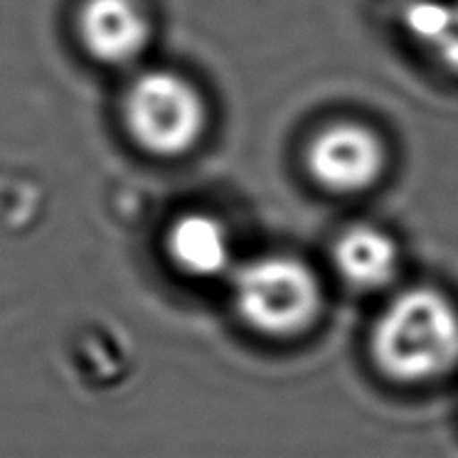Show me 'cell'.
<instances>
[{"label": "cell", "instance_id": "1", "mask_svg": "<svg viewBox=\"0 0 458 458\" xmlns=\"http://www.w3.org/2000/svg\"><path fill=\"white\" fill-rule=\"evenodd\" d=\"M369 358L397 385H428L458 368V306L434 286H411L385 303L369 333Z\"/></svg>", "mask_w": 458, "mask_h": 458}, {"label": "cell", "instance_id": "2", "mask_svg": "<svg viewBox=\"0 0 458 458\" xmlns=\"http://www.w3.org/2000/svg\"><path fill=\"white\" fill-rule=\"evenodd\" d=\"M227 284L237 318L261 338H299L323 313L320 279L306 261L291 254H264L242 261Z\"/></svg>", "mask_w": 458, "mask_h": 458}, {"label": "cell", "instance_id": "3", "mask_svg": "<svg viewBox=\"0 0 458 458\" xmlns=\"http://www.w3.org/2000/svg\"><path fill=\"white\" fill-rule=\"evenodd\" d=\"M121 119L140 150L156 158H182L208 131V101L185 74L146 70L123 91Z\"/></svg>", "mask_w": 458, "mask_h": 458}, {"label": "cell", "instance_id": "4", "mask_svg": "<svg viewBox=\"0 0 458 458\" xmlns=\"http://www.w3.org/2000/svg\"><path fill=\"white\" fill-rule=\"evenodd\" d=\"M306 168L323 190L335 195H360L379 182L387 168V150L372 129L338 121L310 139Z\"/></svg>", "mask_w": 458, "mask_h": 458}, {"label": "cell", "instance_id": "5", "mask_svg": "<svg viewBox=\"0 0 458 458\" xmlns=\"http://www.w3.org/2000/svg\"><path fill=\"white\" fill-rule=\"evenodd\" d=\"M77 38L91 60L129 67L148 50L153 21L143 0H81Z\"/></svg>", "mask_w": 458, "mask_h": 458}, {"label": "cell", "instance_id": "6", "mask_svg": "<svg viewBox=\"0 0 458 458\" xmlns=\"http://www.w3.org/2000/svg\"><path fill=\"white\" fill-rule=\"evenodd\" d=\"M163 254L180 279H229L240 264L229 227L212 212L190 209L170 219L163 234Z\"/></svg>", "mask_w": 458, "mask_h": 458}, {"label": "cell", "instance_id": "7", "mask_svg": "<svg viewBox=\"0 0 458 458\" xmlns=\"http://www.w3.org/2000/svg\"><path fill=\"white\" fill-rule=\"evenodd\" d=\"M333 267L350 289L379 291L397 279L402 254L389 232L372 225H352L333 244Z\"/></svg>", "mask_w": 458, "mask_h": 458}, {"label": "cell", "instance_id": "8", "mask_svg": "<svg viewBox=\"0 0 458 458\" xmlns=\"http://www.w3.org/2000/svg\"><path fill=\"white\" fill-rule=\"evenodd\" d=\"M402 25L441 67L458 74V0H409Z\"/></svg>", "mask_w": 458, "mask_h": 458}]
</instances>
